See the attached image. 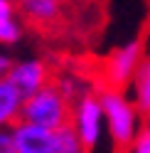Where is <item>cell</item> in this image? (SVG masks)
<instances>
[{"label": "cell", "mask_w": 150, "mask_h": 153, "mask_svg": "<svg viewBox=\"0 0 150 153\" xmlns=\"http://www.w3.org/2000/svg\"><path fill=\"white\" fill-rule=\"evenodd\" d=\"M74 106L76 104L64 97L54 82H49L37 94L22 101L20 114H17L12 126L25 121V123H37V126H44L49 131H57L67 123H74Z\"/></svg>", "instance_id": "obj_1"}, {"label": "cell", "mask_w": 150, "mask_h": 153, "mask_svg": "<svg viewBox=\"0 0 150 153\" xmlns=\"http://www.w3.org/2000/svg\"><path fill=\"white\" fill-rule=\"evenodd\" d=\"M22 25L44 40H67L71 25L64 0H10Z\"/></svg>", "instance_id": "obj_2"}, {"label": "cell", "mask_w": 150, "mask_h": 153, "mask_svg": "<svg viewBox=\"0 0 150 153\" xmlns=\"http://www.w3.org/2000/svg\"><path fill=\"white\" fill-rule=\"evenodd\" d=\"M143 59V45L140 40L130 42L126 47H118L104 59H96L93 67L86 69V76L93 79L99 91L111 89V91H126V87L133 82L138 72V64Z\"/></svg>", "instance_id": "obj_3"}, {"label": "cell", "mask_w": 150, "mask_h": 153, "mask_svg": "<svg viewBox=\"0 0 150 153\" xmlns=\"http://www.w3.org/2000/svg\"><path fill=\"white\" fill-rule=\"evenodd\" d=\"M99 99H101L104 114L108 119V131H111L116 151L128 153V148L133 146V141H135L138 131H140V116L143 114L138 111L135 104H130L126 99L123 91L104 89V91H99Z\"/></svg>", "instance_id": "obj_4"}, {"label": "cell", "mask_w": 150, "mask_h": 153, "mask_svg": "<svg viewBox=\"0 0 150 153\" xmlns=\"http://www.w3.org/2000/svg\"><path fill=\"white\" fill-rule=\"evenodd\" d=\"M54 76H57V69H54L52 64L47 62H22V64H12V69L7 72L5 79L12 82V87L20 91L22 101L30 99L32 94H37L42 87H47L49 82H54Z\"/></svg>", "instance_id": "obj_5"}, {"label": "cell", "mask_w": 150, "mask_h": 153, "mask_svg": "<svg viewBox=\"0 0 150 153\" xmlns=\"http://www.w3.org/2000/svg\"><path fill=\"white\" fill-rule=\"evenodd\" d=\"M101 116H104V106H101L99 94L84 91L79 97V101H76V106H74V126H76L84 146H86L89 151L96 146V141H99Z\"/></svg>", "instance_id": "obj_6"}, {"label": "cell", "mask_w": 150, "mask_h": 153, "mask_svg": "<svg viewBox=\"0 0 150 153\" xmlns=\"http://www.w3.org/2000/svg\"><path fill=\"white\" fill-rule=\"evenodd\" d=\"M17 153H54V131L37 123H17L12 126Z\"/></svg>", "instance_id": "obj_7"}, {"label": "cell", "mask_w": 150, "mask_h": 153, "mask_svg": "<svg viewBox=\"0 0 150 153\" xmlns=\"http://www.w3.org/2000/svg\"><path fill=\"white\" fill-rule=\"evenodd\" d=\"M22 106L20 91L12 87L10 79H0V126H12Z\"/></svg>", "instance_id": "obj_8"}, {"label": "cell", "mask_w": 150, "mask_h": 153, "mask_svg": "<svg viewBox=\"0 0 150 153\" xmlns=\"http://www.w3.org/2000/svg\"><path fill=\"white\" fill-rule=\"evenodd\" d=\"M133 82H135V106L145 116L150 111V52H145V57L140 59Z\"/></svg>", "instance_id": "obj_9"}, {"label": "cell", "mask_w": 150, "mask_h": 153, "mask_svg": "<svg viewBox=\"0 0 150 153\" xmlns=\"http://www.w3.org/2000/svg\"><path fill=\"white\" fill-rule=\"evenodd\" d=\"M54 153H89L74 123H67L54 131Z\"/></svg>", "instance_id": "obj_10"}, {"label": "cell", "mask_w": 150, "mask_h": 153, "mask_svg": "<svg viewBox=\"0 0 150 153\" xmlns=\"http://www.w3.org/2000/svg\"><path fill=\"white\" fill-rule=\"evenodd\" d=\"M20 37V30L12 22V3L0 0V40L3 42H15Z\"/></svg>", "instance_id": "obj_11"}, {"label": "cell", "mask_w": 150, "mask_h": 153, "mask_svg": "<svg viewBox=\"0 0 150 153\" xmlns=\"http://www.w3.org/2000/svg\"><path fill=\"white\" fill-rule=\"evenodd\" d=\"M128 153H150V128L143 126L138 131V136L133 141V146L128 148Z\"/></svg>", "instance_id": "obj_12"}, {"label": "cell", "mask_w": 150, "mask_h": 153, "mask_svg": "<svg viewBox=\"0 0 150 153\" xmlns=\"http://www.w3.org/2000/svg\"><path fill=\"white\" fill-rule=\"evenodd\" d=\"M0 153H17L15 133L12 131H3V128H0Z\"/></svg>", "instance_id": "obj_13"}, {"label": "cell", "mask_w": 150, "mask_h": 153, "mask_svg": "<svg viewBox=\"0 0 150 153\" xmlns=\"http://www.w3.org/2000/svg\"><path fill=\"white\" fill-rule=\"evenodd\" d=\"M10 69H12V62L7 59V57H0V79H5Z\"/></svg>", "instance_id": "obj_14"}, {"label": "cell", "mask_w": 150, "mask_h": 153, "mask_svg": "<svg viewBox=\"0 0 150 153\" xmlns=\"http://www.w3.org/2000/svg\"><path fill=\"white\" fill-rule=\"evenodd\" d=\"M143 119H145V126H148V128H150V111H148V114H145V116H143Z\"/></svg>", "instance_id": "obj_15"}]
</instances>
